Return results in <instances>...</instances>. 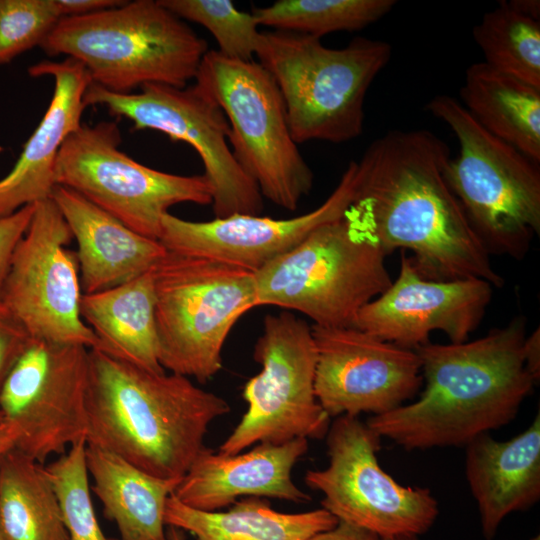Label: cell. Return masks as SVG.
Instances as JSON below:
<instances>
[{
	"instance_id": "1",
	"label": "cell",
	"mask_w": 540,
	"mask_h": 540,
	"mask_svg": "<svg viewBox=\"0 0 540 540\" xmlns=\"http://www.w3.org/2000/svg\"><path fill=\"white\" fill-rule=\"evenodd\" d=\"M446 143L428 130L389 131L357 162L348 212L384 251L412 252L418 273L431 280L482 279L502 287L490 255L450 189Z\"/></svg>"
},
{
	"instance_id": "2",
	"label": "cell",
	"mask_w": 540,
	"mask_h": 540,
	"mask_svg": "<svg viewBox=\"0 0 540 540\" xmlns=\"http://www.w3.org/2000/svg\"><path fill=\"white\" fill-rule=\"evenodd\" d=\"M526 336L525 319L517 316L473 341L417 347L419 398L366 423L409 451L465 447L507 425L536 384L524 363Z\"/></svg>"
},
{
	"instance_id": "3",
	"label": "cell",
	"mask_w": 540,
	"mask_h": 540,
	"mask_svg": "<svg viewBox=\"0 0 540 540\" xmlns=\"http://www.w3.org/2000/svg\"><path fill=\"white\" fill-rule=\"evenodd\" d=\"M86 444L144 472L181 479L210 424L231 408L221 396L179 374L155 373L89 349Z\"/></svg>"
},
{
	"instance_id": "4",
	"label": "cell",
	"mask_w": 540,
	"mask_h": 540,
	"mask_svg": "<svg viewBox=\"0 0 540 540\" xmlns=\"http://www.w3.org/2000/svg\"><path fill=\"white\" fill-rule=\"evenodd\" d=\"M39 47L77 60L92 83L120 94L152 83L184 88L208 51L207 42L159 0L61 18Z\"/></svg>"
},
{
	"instance_id": "5",
	"label": "cell",
	"mask_w": 540,
	"mask_h": 540,
	"mask_svg": "<svg viewBox=\"0 0 540 540\" xmlns=\"http://www.w3.org/2000/svg\"><path fill=\"white\" fill-rule=\"evenodd\" d=\"M391 55L381 40L358 37L333 49L320 38L282 30L261 32L256 52L281 92L297 144L358 137L367 91Z\"/></svg>"
},
{
	"instance_id": "6",
	"label": "cell",
	"mask_w": 540,
	"mask_h": 540,
	"mask_svg": "<svg viewBox=\"0 0 540 540\" xmlns=\"http://www.w3.org/2000/svg\"><path fill=\"white\" fill-rule=\"evenodd\" d=\"M386 256L347 209L254 272L257 305L297 311L316 326H352L360 309L392 283Z\"/></svg>"
},
{
	"instance_id": "7",
	"label": "cell",
	"mask_w": 540,
	"mask_h": 540,
	"mask_svg": "<svg viewBox=\"0 0 540 540\" xmlns=\"http://www.w3.org/2000/svg\"><path fill=\"white\" fill-rule=\"evenodd\" d=\"M426 110L451 128L460 145L445 179L488 254L522 260L540 233L539 164L485 130L448 95Z\"/></svg>"
},
{
	"instance_id": "8",
	"label": "cell",
	"mask_w": 540,
	"mask_h": 540,
	"mask_svg": "<svg viewBox=\"0 0 540 540\" xmlns=\"http://www.w3.org/2000/svg\"><path fill=\"white\" fill-rule=\"evenodd\" d=\"M154 291L161 366L207 382L222 368L234 324L258 307L254 272L168 251L154 268Z\"/></svg>"
},
{
	"instance_id": "9",
	"label": "cell",
	"mask_w": 540,
	"mask_h": 540,
	"mask_svg": "<svg viewBox=\"0 0 540 540\" xmlns=\"http://www.w3.org/2000/svg\"><path fill=\"white\" fill-rule=\"evenodd\" d=\"M195 84L221 107L229 123V145L262 197L294 211L313 187V172L294 141L281 92L256 60L204 55Z\"/></svg>"
},
{
	"instance_id": "10",
	"label": "cell",
	"mask_w": 540,
	"mask_h": 540,
	"mask_svg": "<svg viewBox=\"0 0 540 540\" xmlns=\"http://www.w3.org/2000/svg\"><path fill=\"white\" fill-rule=\"evenodd\" d=\"M121 140L116 122L82 124L60 148L55 184L155 240L160 239L162 218L170 207L212 204V188L203 174L184 176L145 166L119 149Z\"/></svg>"
},
{
	"instance_id": "11",
	"label": "cell",
	"mask_w": 540,
	"mask_h": 540,
	"mask_svg": "<svg viewBox=\"0 0 540 540\" xmlns=\"http://www.w3.org/2000/svg\"><path fill=\"white\" fill-rule=\"evenodd\" d=\"M253 358L261 370L243 387L247 410L218 452L231 455L259 443L325 438L331 418L315 395L311 325L287 310L266 315Z\"/></svg>"
},
{
	"instance_id": "12",
	"label": "cell",
	"mask_w": 540,
	"mask_h": 540,
	"mask_svg": "<svg viewBox=\"0 0 540 540\" xmlns=\"http://www.w3.org/2000/svg\"><path fill=\"white\" fill-rule=\"evenodd\" d=\"M328 465L308 470L305 484L323 495L321 508L338 521L379 538L420 536L438 515V501L428 488L399 484L381 468V436L358 417L339 416L325 436Z\"/></svg>"
},
{
	"instance_id": "13",
	"label": "cell",
	"mask_w": 540,
	"mask_h": 540,
	"mask_svg": "<svg viewBox=\"0 0 540 540\" xmlns=\"http://www.w3.org/2000/svg\"><path fill=\"white\" fill-rule=\"evenodd\" d=\"M140 89L120 94L91 83L84 100L87 107L101 105L130 120L133 130H156L189 144L211 185L214 218L260 215L263 197L232 153L229 123L218 103L195 83L184 88L152 83Z\"/></svg>"
},
{
	"instance_id": "14",
	"label": "cell",
	"mask_w": 540,
	"mask_h": 540,
	"mask_svg": "<svg viewBox=\"0 0 540 540\" xmlns=\"http://www.w3.org/2000/svg\"><path fill=\"white\" fill-rule=\"evenodd\" d=\"M71 230L51 198L35 204L18 243L0 300L33 339L96 348L83 321V295L76 253L68 250Z\"/></svg>"
},
{
	"instance_id": "15",
	"label": "cell",
	"mask_w": 540,
	"mask_h": 540,
	"mask_svg": "<svg viewBox=\"0 0 540 540\" xmlns=\"http://www.w3.org/2000/svg\"><path fill=\"white\" fill-rule=\"evenodd\" d=\"M88 353L31 338L4 383L0 412L18 429L15 448L41 464L86 440Z\"/></svg>"
},
{
	"instance_id": "16",
	"label": "cell",
	"mask_w": 540,
	"mask_h": 540,
	"mask_svg": "<svg viewBox=\"0 0 540 540\" xmlns=\"http://www.w3.org/2000/svg\"><path fill=\"white\" fill-rule=\"evenodd\" d=\"M315 395L330 418L372 416L412 400L423 385L417 352L355 327L311 325Z\"/></svg>"
},
{
	"instance_id": "17",
	"label": "cell",
	"mask_w": 540,
	"mask_h": 540,
	"mask_svg": "<svg viewBox=\"0 0 540 540\" xmlns=\"http://www.w3.org/2000/svg\"><path fill=\"white\" fill-rule=\"evenodd\" d=\"M492 287L482 279L424 278L402 251L397 278L360 309L352 327L413 350L430 342L435 330L450 343L465 342L484 316Z\"/></svg>"
},
{
	"instance_id": "18",
	"label": "cell",
	"mask_w": 540,
	"mask_h": 540,
	"mask_svg": "<svg viewBox=\"0 0 540 540\" xmlns=\"http://www.w3.org/2000/svg\"><path fill=\"white\" fill-rule=\"evenodd\" d=\"M357 162L351 161L329 197L316 209L288 219L235 214L189 221L169 212L159 241L172 253L212 259L252 272L286 253L318 226L344 215L353 201Z\"/></svg>"
},
{
	"instance_id": "19",
	"label": "cell",
	"mask_w": 540,
	"mask_h": 540,
	"mask_svg": "<svg viewBox=\"0 0 540 540\" xmlns=\"http://www.w3.org/2000/svg\"><path fill=\"white\" fill-rule=\"evenodd\" d=\"M309 440L259 443L247 452L226 455L204 446L173 492L184 505L219 511L238 498L268 497L305 503L311 496L292 480V470L308 451Z\"/></svg>"
},
{
	"instance_id": "20",
	"label": "cell",
	"mask_w": 540,
	"mask_h": 540,
	"mask_svg": "<svg viewBox=\"0 0 540 540\" xmlns=\"http://www.w3.org/2000/svg\"><path fill=\"white\" fill-rule=\"evenodd\" d=\"M28 73L31 77H53L54 91L14 166L0 179V217L51 197L58 153L66 138L82 125L87 108L84 97L92 83L86 68L69 57L40 61L30 66Z\"/></svg>"
},
{
	"instance_id": "21",
	"label": "cell",
	"mask_w": 540,
	"mask_h": 540,
	"mask_svg": "<svg viewBox=\"0 0 540 540\" xmlns=\"http://www.w3.org/2000/svg\"><path fill=\"white\" fill-rule=\"evenodd\" d=\"M78 244L83 294L115 287L153 270L168 250L115 219L77 192L56 185L50 197Z\"/></svg>"
},
{
	"instance_id": "22",
	"label": "cell",
	"mask_w": 540,
	"mask_h": 540,
	"mask_svg": "<svg viewBox=\"0 0 540 540\" xmlns=\"http://www.w3.org/2000/svg\"><path fill=\"white\" fill-rule=\"evenodd\" d=\"M465 475L474 497L482 535L492 540L511 513L540 499V413L507 441L481 434L465 446Z\"/></svg>"
},
{
	"instance_id": "23",
	"label": "cell",
	"mask_w": 540,
	"mask_h": 540,
	"mask_svg": "<svg viewBox=\"0 0 540 540\" xmlns=\"http://www.w3.org/2000/svg\"><path fill=\"white\" fill-rule=\"evenodd\" d=\"M80 312L98 340L96 349L148 371L165 372L159 361L154 269L115 287L83 294Z\"/></svg>"
},
{
	"instance_id": "24",
	"label": "cell",
	"mask_w": 540,
	"mask_h": 540,
	"mask_svg": "<svg viewBox=\"0 0 540 540\" xmlns=\"http://www.w3.org/2000/svg\"><path fill=\"white\" fill-rule=\"evenodd\" d=\"M90 486L114 522L120 540H168L166 502L181 479H163L144 472L119 456L86 444Z\"/></svg>"
},
{
	"instance_id": "25",
	"label": "cell",
	"mask_w": 540,
	"mask_h": 540,
	"mask_svg": "<svg viewBox=\"0 0 540 540\" xmlns=\"http://www.w3.org/2000/svg\"><path fill=\"white\" fill-rule=\"evenodd\" d=\"M166 527L189 532L195 540H308L333 528L338 520L323 508L284 513L266 500L248 497L226 511H202L181 503L173 494L166 502Z\"/></svg>"
},
{
	"instance_id": "26",
	"label": "cell",
	"mask_w": 540,
	"mask_h": 540,
	"mask_svg": "<svg viewBox=\"0 0 540 540\" xmlns=\"http://www.w3.org/2000/svg\"><path fill=\"white\" fill-rule=\"evenodd\" d=\"M462 106L489 133L540 163V89L486 63L470 65Z\"/></svg>"
},
{
	"instance_id": "27",
	"label": "cell",
	"mask_w": 540,
	"mask_h": 540,
	"mask_svg": "<svg viewBox=\"0 0 540 540\" xmlns=\"http://www.w3.org/2000/svg\"><path fill=\"white\" fill-rule=\"evenodd\" d=\"M0 538L68 540L44 464L15 447L0 455Z\"/></svg>"
},
{
	"instance_id": "28",
	"label": "cell",
	"mask_w": 540,
	"mask_h": 540,
	"mask_svg": "<svg viewBox=\"0 0 540 540\" xmlns=\"http://www.w3.org/2000/svg\"><path fill=\"white\" fill-rule=\"evenodd\" d=\"M473 38L484 63L540 89V21L500 1L473 28Z\"/></svg>"
},
{
	"instance_id": "29",
	"label": "cell",
	"mask_w": 540,
	"mask_h": 540,
	"mask_svg": "<svg viewBox=\"0 0 540 540\" xmlns=\"http://www.w3.org/2000/svg\"><path fill=\"white\" fill-rule=\"evenodd\" d=\"M394 0H278L253 9L257 23L321 38L336 31H357L376 22Z\"/></svg>"
},
{
	"instance_id": "30",
	"label": "cell",
	"mask_w": 540,
	"mask_h": 540,
	"mask_svg": "<svg viewBox=\"0 0 540 540\" xmlns=\"http://www.w3.org/2000/svg\"><path fill=\"white\" fill-rule=\"evenodd\" d=\"M45 470L59 500L68 540H110L103 533L92 504L86 440L71 445Z\"/></svg>"
},
{
	"instance_id": "31",
	"label": "cell",
	"mask_w": 540,
	"mask_h": 540,
	"mask_svg": "<svg viewBox=\"0 0 540 540\" xmlns=\"http://www.w3.org/2000/svg\"><path fill=\"white\" fill-rule=\"evenodd\" d=\"M182 20L205 27L218 52L235 60H254L261 32L254 14L238 10L231 0H159Z\"/></svg>"
},
{
	"instance_id": "32",
	"label": "cell",
	"mask_w": 540,
	"mask_h": 540,
	"mask_svg": "<svg viewBox=\"0 0 540 540\" xmlns=\"http://www.w3.org/2000/svg\"><path fill=\"white\" fill-rule=\"evenodd\" d=\"M61 18L55 0H0V66L40 46Z\"/></svg>"
},
{
	"instance_id": "33",
	"label": "cell",
	"mask_w": 540,
	"mask_h": 540,
	"mask_svg": "<svg viewBox=\"0 0 540 540\" xmlns=\"http://www.w3.org/2000/svg\"><path fill=\"white\" fill-rule=\"evenodd\" d=\"M30 340L27 330L0 300V394L10 371Z\"/></svg>"
},
{
	"instance_id": "34",
	"label": "cell",
	"mask_w": 540,
	"mask_h": 540,
	"mask_svg": "<svg viewBox=\"0 0 540 540\" xmlns=\"http://www.w3.org/2000/svg\"><path fill=\"white\" fill-rule=\"evenodd\" d=\"M34 210L35 204H29L8 216L0 217V294L14 251L29 227Z\"/></svg>"
},
{
	"instance_id": "35",
	"label": "cell",
	"mask_w": 540,
	"mask_h": 540,
	"mask_svg": "<svg viewBox=\"0 0 540 540\" xmlns=\"http://www.w3.org/2000/svg\"><path fill=\"white\" fill-rule=\"evenodd\" d=\"M61 17L90 14L122 4L119 0H55Z\"/></svg>"
},
{
	"instance_id": "36",
	"label": "cell",
	"mask_w": 540,
	"mask_h": 540,
	"mask_svg": "<svg viewBox=\"0 0 540 540\" xmlns=\"http://www.w3.org/2000/svg\"><path fill=\"white\" fill-rule=\"evenodd\" d=\"M380 538L353 524L338 521L331 529L320 532L308 540H379Z\"/></svg>"
},
{
	"instance_id": "37",
	"label": "cell",
	"mask_w": 540,
	"mask_h": 540,
	"mask_svg": "<svg viewBox=\"0 0 540 540\" xmlns=\"http://www.w3.org/2000/svg\"><path fill=\"white\" fill-rule=\"evenodd\" d=\"M523 357L525 367L535 379L540 378V331L539 327L529 336H526L523 343Z\"/></svg>"
},
{
	"instance_id": "38",
	"label": "cell",
	"mask_w": 540,
	"mask_h": 540,
	"mask_svg": "<svg viewBox=\"0 0 540 540\" xmlns=\"http://www.w3.org/2000/svg\"><path fill=\"white\" fill-rule=\"evenodd\" d=\"M19 437L18 429L15 425L3 421L0 423V455L15 447Z\"/></svg>"
},
{
	"instance_id": "39",
	"label": "cell",
	"mask_w": 540,
	"mask_h": 540,
	"mask_svg": "<svg viewBox=\"0 0 540 540\" xmlns=\"http://www.w3.org/2000/svg\"><path fill=\"white\" fill-rule=\"evenodd\" d=\"M511 8L520 14L540 21L539 0H510L507 1Z\"/></svg>"
},
{
	"instance_id": "40",
	"label": "cell",
	"mask_w": 540,
	"mask_h": 540,
	"mask_svg": "<svg viewBox=\"0 0 540 540\" xmlns=\"http://www.w3.org/2000/svg\"><path fill=\"white\" fill-rule=\"evenodd\" d=\"M166 534L168 540H186L185 532L175 527H167Z\"/></svg>"
},
{
	"instance_id": "41",
	"label": "cell",
	"mask_w": 540,
	"mask_h": 540,
	"mask_svg": "<svg viewBox=\"0 0 540 540\" xmlns=\"http://www.w3.org/2000/svg\"><path fill=\"white\" fill-rule=\"evenodd\" d=\"M379 540H421L416 535H399L393 537L380 538Z\"/></svg>"
},
{
	"instance_id": "42",
	"label": "cell",
	"mask_w": 540,
	"mask_h": 540,
	"mask_svg": "<svg viewBox=\"0 0 540 540\" xmlns=\"http://www.w3.org/2000/svg\"><path fill=\"white\" fill-rule=\"evenodd\" d=\"M530 540H540V536L536 535V536L532 537Z\"/></svg>"
},
{
	"instance_id": "43",
	"label": "cell",
	"mask_w": 540,
	"mask_h": 540,
	"mask_svg": "<svg viewBox=\"0 0 540 540\" xmlns=\"http://www.w3.org/2000/svg\"><path fill=\"white\" fill-rule=\"evenodd\" d=\"M4 421V418H3V415L2 413L0 412V423Z\"/></svg>"
},
{
	"instance_id": "44",
	"label": "cell",
	"mask_w": 540,
	"mask_h": 540,
	"mask_svg": "<svg viewBox=\"0 0 540 540\" xmlns=\"http://www.w3.org/2000/svg\"><path fill=\"white\" fill-rule=\"evenodd\" d=\"M0 540H1V538H0Z\"/></svg>"
}]
</instances>
